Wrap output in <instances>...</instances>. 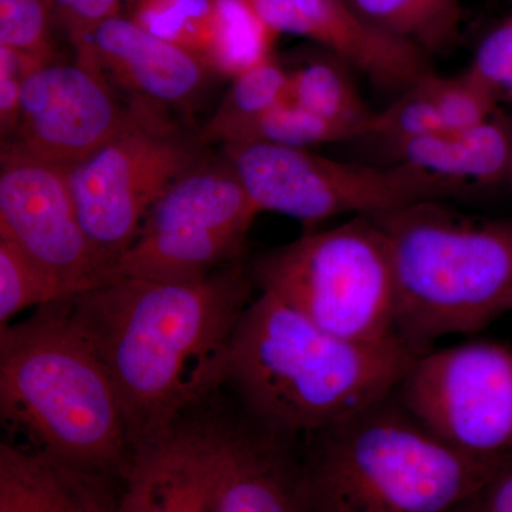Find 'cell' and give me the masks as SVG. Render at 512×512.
Wrapping results in <instances>:
<instances>
[{
  "instance_id": "cell-20",
  "label": "cell",
  "mask_w": 512,
  "mask_h": 512,
  "mask_svg": "<svg viewBox=\"0 0 512 512\" xmlns=\"http://www.w3.org/2000/svg\"><path fill=\"white\" fill-rule=\"evenodd\" d=\"M289 97V70L278 57L252 67L231 80L214 114L198 131L205 146L241 144L266 114Z\"/></svg>"
},
{
  "instance_id": "cell-29",
  "label": "cell",
  "mask_w": 512,
  "mask_h": 512,
  "mask_svg": "<svg viewBox=\"0 0 512 512\" xmlns=\"http://www.w3.org/2000/svg\"><path fill=\"white\" fill-rule=\"evenodd\" d=\"M50 60V59H49ZM45 59L0 45V134L10 140L19 123L23 89L29 74Z\"/></svg>"
},
{
  "instance_id": "cell-10",
  "label": "cell",
  "mask_w": 512,
  "mask_h": 512,
  "mask_svg": "<svg viewBox=\"0 0 512 512\" xmlns=\"http://www.w3.org/2000/svg\"><path fill=\"white\" fill-rule=\"evenodd\" d=\"M414 419L451 447L512 456V348L493 340L417 356L396 389Z\"/></svg>"
},
{
  "instance_id": "cell-3",
  "label": "cell",
  "mask_w": 512,
  "mask_h": 512,
  "mask_svg": "<svg viewBox=\"0 0 512 512\" xmlns=\"http://www.w3.org/2000/svg\"><path fill=\"white\" fill-rule=\"evenodd\" d=\"M70 299L0 329L5 441L120 478L134 450L126 414L109 370L70 316Z\"/></svg>"
},
{
  "instance_id": "cell-15",
  "label": "cell",
  "mask_w": 512,
  "mask_h": 512,
  "mask_svg": "<svg viewBox=\"0 0 512 512\" xmlns=\"http://www.w3.org/2000/svg\"><path fill=\"white\" fill-rule=\"evenodd\" d=\"M83 47L131 99L165 113L194 109L218 77L190 50L153 35L121 13L104 20Z\"/></svg>"
},
{
  "instance_id": "cell-5",
  "label": "cell",
  "mask_w": 512,
  "mask_h": 512,
  "mask_svg": "<svg viewBox=\"0 0 512 512\" xmlns=\"http://www.w3.org/2000/svg\"><path fill=\"white\" fill-rule=\"evenodd\" d=\"M427 201L377 217L392 255L396 335L414 352L512 312V224Z\"/></svg>"
},
{
  "instance_id": "cell-22",
  "label": "cell",
  "mask_w": 512,
  "mask_h": 512,
  "mask_svg": "<svg viewBox=\"0 0 512 512\" xmlns=\"http://www.w3.org/2000/svg\"><path fill=\"white\" fill-rule=\"evenodd\" d=\"M279 33L268 25L252 0H218L208 67L225 79L258 66L275 56Z\"/></svg>"
},
{
  "instance_id": "cell-26",
  "label": "cell",
  "mask_w": 512,
  "mask_h": 512,
  "mask_svg": "<svg viewBox=\"0 0 512 512\" xmlns=\"http://www.w3.org/2000/svg\"><path fill=\"white\" fill-rule=\"evenodd\" d=\"M355 138L359 137L352 128L320 117L288 97L256 124L245 143L262 141L311 150L319 144L342 143Z\"/></svg>"
},
{
  "instance_id": "cell-16",
  "label": "cell",
  "mask_w": 512,
  "mask_h": 512,
  "mask_svg": "<svg viewBox=\"0 0 512 512\" xmlns=\"http://www.w3.org/2000/svg\"><path fill=\"white\" fill-rule=\"evenodd\" d=\"M211 512H311L292 439L247 416H221Z\"/></svg>"
},
{
  "instance_id": "cell-18",
  "label": "cell",
  "mask_w": 512,
  "mask_h": 512,
  "mask_svg": "<svg viewBox=\"0 0 512 512\" xmlns=\"http://www.w3.org/2000/svg\"><path fill=\"white\" fill-rule=\"evenodd\" d=\"M384 147L393 164L410 165L471 187L495 184L511 174L512 127L498 114L466 130H441Z\"/></svg>"
},
{
  "instance_id": "cell-21",
  "label": "cell",
  "mask_w": 512,
  "mask_h": 512,
  "mask_svg": "<svg viewBox=\"0 0 512 512\" xmlns=\"http://www.w3.org/2000/svg\"><path fill=\"white\" fill-rule=\"evenodd\" d=\"M350 69L332 53L309 60L298 69L289 70V99L365 138L375 111L363 100Z\"/></svg>"
},
{
  "instance_id": "cell-27",
  "label": "cell",
  "mask_w": 512,
  "mask_h": 512,
  "mask_svg": "<svg viewBox=\"0 0 512 512\" xmlns=\"http://www.w3.org/2000/svg\"><path fill=\"white\" fill-rule=\"evenodd\" d=\"M53 0H0V45L39 59L57 56Z\"/></svg>"
},
{
  "instance_id": "cell-1",
  "label": "cell",
  "mask_w": 512,
  "mask_h": 512,
  "mask_svg": "<svg viewBox=\"0 0 512 512\" xmlns=\"http://www.w3.org/2000/svg\"><path fill=\"white\" fill-rule=\"evenodd\" d=\"M255 282L244 258L197 281L110 278L69 312L119 392L133 447L195 412L228 382Z\"/></svg>"
},
{
  "instance_id": "cell-11",
  "label": "cell",
  "mask_w": 512,
  "mask_h": 512,
  "mask_svg": "<svg viewBox=\"0 0 512 512\" xmlns=\"http://www.w3.org/2000/svg\"><path fill=\"white\" fill-rule=\"evenodd\" d=\"M0 237L46 272L67 298L107 281L84 234L69 170L2 141Z\"/></svg>"
},
{
  "instance_id": "cell-9",
  "label": "cell",
  "mask_w": 512,
  "mask_h": 512,
  "mask_svg": "<svg viewBox=\"0 0 512 512\" xmlns=\"http://www.w3.org/2000/svg\"><path fill=\"white\" fill-rule=\"evenodd\" d=\"M259 214L227 158L208 153L158 198L109 279L205 278L242 259Z\"/></svg>"
},
{
  "instance_id": "cell-25",
  "label": "cell",
  "mask_w": 512,
  "mask_h": 512,
  "mask_svg": "<svg viewBox=\"0 0 512 512\" xmlns=\"http://www.w3.org/2000/svg\"><path fill=\"white\" fill-rule=\"evenodd\" d=\"M443 130H466L497 114L500 97L468 67L457 76L427 74L423 80Z\"/></svg>"
},
{
  "instance_id": "cell-30",
  "label": "cell",
  "mask_w": 512,
  "mask_h": 512,
  "mask_svg": "<svg viewBox=\"0 0 512 512\" xmlns=\"http://www.w3.org/2000/svg\"><path fill=\"white\" fill-rule=\"evenodd\" d=\"M470 69L484 80L498 97L512 101V15L478 46Z\"/></svg>"
},
{
  "instance_id": "cell-7",
  "label": "cell",
  "mask_w": 512,
  "mask_h": 512,
  "mask_svg": "<svg viewBox=\"0 0 512 512\" xmlns=\"http://www.w3.org/2000/svg\"><path fill=\"white\" fill-rule=\"evenodd\" d=\"M232 165L259 212L318 225L342 215L383 217L410 205L464 197L473 187L410 167H376L319 156L278 144H231Z\"/></svg>"
},
{
  "instance_id": "cell-33",
  "label": "cell",
  "mask_w": 512,
  "mask_h": 512,
  "mask_svg": "<svg viewBox=\"0 0 512 512\" xmlns=\"http://www.w3.org/2000/svg\"><path fill=\"white\" fill-rule=\"evenodd\" d=\"M121 2H127V3H128V5H130V3H133V2H134V0H121Z\"/></svg>"
},
{
  "instance_id": "cell-24",
  "label": "cell",
  "mask_w": 512,
  "mask_h": 512,
  "mask_svg": "<svg viewBox=\"0 0 512 512\" xmlns=\"http://www.w3.org/2000/svg\"><path fill=\"white\" fill-rule=\"evenodd\" d=\"M64 299L70 298L36 262L8 238L0 237V329L30 308Z\"/></svg>"
},
{
  "instance_id": "cell-4",
  "label": "cell",
  "mask_w": 512,
  "mask_h": 512,
  "mask_svg": "<svg viewBox=\"0 0 512 512\" xmlns=\"http://www.w3.org/2000/svg\"><path fill=\"white\" fill-rule=\"evenodd\" d=\"M311 439L302 458L311 512H453L512 467V456L451 447L396 392Z\"/></svg>"
},
{
  "instance_id": "cell-34",
  "label": "cell",
  "mask_w": 512,
  "mask_h": 512,
  "mask_svg": "<svg viewBox=\"0 0 512 512\" xmlns=\"http://www.w3.org/2000/svg\"><path fill=\"white\" fill-rule=\"evenodd\" d=\"M510 175H511V180H512V168H511V174Z\"/></svg>"
},
{
  "instance_id": "cell-19",
  "label": "cell",
  "mask_w": 512,
  "mask_h": 512,
  "mask_svg": "<svg viewBox=\"0 0 512 512\" xmlns=\"http://www.w3.org/2000/svg\"><path fill=\"white\" fill-rule=\"evenodd\" d=\"M372 28L427 56L450 52L460 39V0H345Z\"/></svg>"
},
{
  "instance_id": "cell-23",
  "label": "cell",
  "mask_w": 512,
  "mask_h": 512,
  "mask_svg": "<svg viewBox=\"0 0 512 512\" xmlns=\"http://www.w3.org/2000/svg\"><path fill=\"white\" fill-rule=\"evenodd\" d=\"M217 3L218 0H134L128 16L141 28L190 50L205 62Z\"/></svg>"
},
{
  "instance_id": "cell-28",
  "label": "cell",
  "mask_w": 512,
  "mask_h": 512,
  "mask_svg": "<svg viewBox=\"0 0 512 512\" xmlns=\"http://www.w3.org/2000/svg\"><path fill=\"white\" fill-rule=\"evenodd\" d=\"M421 80L400 93L386 109L373 113L366 138H377L387 144L443 130L436 107Z\"/></svg>"
},
{
  "instance_id": "cell-6",
  "label": "cell",
  "mask_w": 512,
  "mask_h": 512,
  "mask_svg": "<svg viewBox=\"0 0 512 512\" xmlns=\"http://www.w3.org/2000/svg\"><path fill=\"white\" fill-rule=\"evenodd\" d=\"M259 292L281 299L340 338H396V285L386 234L376 218L343 224L268 249L249 262Z\"/></svg>"
},
{
  "instance_id": "cell-12",
  "label": "cell",
  "mask_w": 512,
  "mask_h": 512,
  "mask_svg": "<svg viewBox=\"0 0 512 512\" xmlns=\"http://www.w3.org/2000/svg\"><path fill=\"white\" fill-rule=\"evenodd\" d=\"M136 111V101L121 103L83 47L70 62L56 56L37 64L23 89L18 127L6 143L69 170L120 134Z\"/></svg>"
},
{
  "instance_id": "cell-17",
  "label": "cell",
  "mask_w": 512,
  "mask_h": 512,
  "mask_svg": "<svg viewBox=\"0 0 512 512\" xmlns=\"http://www.w3.org/2000/svg\"><path fill=\"white\" fill-rule=\"evenodd\" d=\"M119 478L0 443V512H116Z\"/></svg>"
},
{
  "instance_id": "cell-35",
  "label": "cell",
  "mask_w": 512,
  "mask_h": 512,
  "mask_svg": "<svg viewBox=\"0 0 512 512\" xmlns=\"http://www.w3.org/2000/svg\"><path fill=\"white\" fill-rule=\"evenodd\" d=\"M511 15H512V12H511Z\"/></svg>"
},
{
  "instance_id": "cell-32",
  "label": "cell",
  "mask_w": 512,
  "mask_h": 512,
  "mask_svg": "<svg viewBox=\"0 0 512 512\" xmlns=\"http://www.w3.org/2000/svg\"><path fill=\"white\" fill-rule=\"evenodd\" d=\"M453 512H477V498H474L470 503L461 505L460 508H457V510Z\"/></svg>"
},
{
  "instance_id": "cell-31",
  "label": "cell",
  "mask_w": 512,
  "mask_h": 512,
  "mask_svg": "<svg viewBox=\"0 0 512 512\" xmlns=\"http://www.w3.org/2000/svg\"><path fill=\"white\" fill-rule=\"evenodd\" d=\"M121 0H53L56 29L69 40L74 50L89 42L104 20L121 13Z\"/></svg>"
},
{
  "instance_id": "cell-2",
  "label": "cell",
  "mask_w": 512,
  "mask_h": 512,
  "mask_svg": "<svg viewBox=\"0 0 512 512\" xmlns=\"http://www.w3.org/2000/svg\"><path fill=\"white\" fill-rule=\"evenodd\" d=\"M417 356L399 336L340 338L259 292L239 320L227 383L255 423L312 437L392 396Z\"/></svg>"
},
{
  "instance_id": "cell-14",
  "label": "cell",
  "mask_w": 512,
  "mask_h": 512,
  "mask_svg": "<svg viewBox=\"0 0 512 512\" xmlns=\"http://www.w3.org/2000/svg\"><path fill=\"white\" fill-rule=\"evenodd\" d=\"M279 35L306 37L377 86L400 93L433 73L429 56L383 35L349 8L345 0H252Z\"/></svg>"
},
{
  "instance_id": "cell-8",
  "label": "cell",
  "mask_w": 512,
  "mask_h": 512,
  "mask_svg": "<svg viewBox=\"0 0 512 512\" xmlns=\"http://www.w3.org/2000/svg\"><path fill=\"white\" fill-rule=\"evenodd\" d=\"M134 101L133 121L69 168L84 234L107 279L158 198L208 154L198 133H187L170 114Z\"/></svg>"
},
{
  "instance_id": "cell-13",
  "label": "cell",
  "mask_w": 512,
  "mask_h": 512,
  "mask_svg": "<svg viewBox=\"0 0 512 512\" xmlns=\"http://www.w3.org/2000/svg\"><path fill=\"white\" fill-rule=\"evenodd\" d=\"M221 414L198 410L134 447L116 512H211Z\"/></svg>"
}]
</instances>
